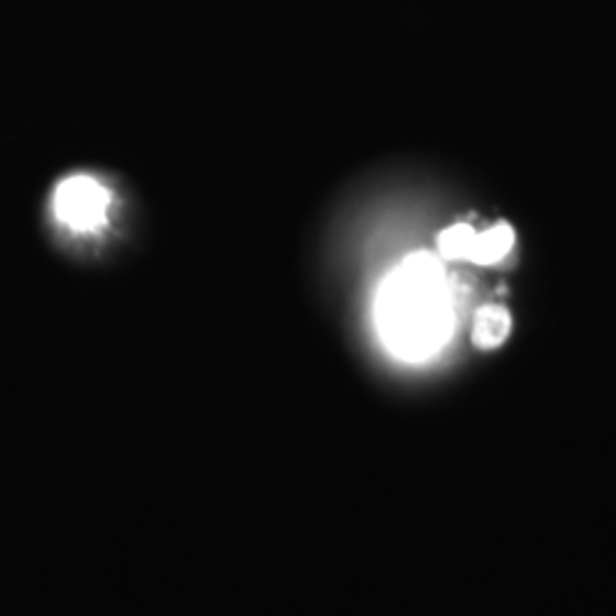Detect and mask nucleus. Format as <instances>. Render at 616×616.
I'll return each mask as SVG.
<instances>
[{
	"instance_id": "obj_1",
	"label": "nucleus",
	"mask_w": 616,
	"mask_h": 616,
	"mask_svg": "<svg viewBox=\"0 0 616 616\" xmlns=\"http://www.w3.org/2000/svg\"><path fill=\"white\" fill-rule=\"evenodd\" d=\"M377 329L399 359L422 361L452 336L454 304L439 256L418 252L399 263L377 295Z\"/></svg>"
},
{
	"instance_id": "obj_2",
	"label": "nucleus",
	"mask_w": 616,
	"mask_h": 616,
	"mask_svg": "<svg viewBox=\"0 0 616 616\" xmlns=\"http://www.w3.org/2000/svg\"><path fill=\"white\" fill-rule=\"evenodd\" d=\"M108 190L85 174H76L62 180L53 197L57 220L72 231H95L103 224L108 212Z\"/></svg>"
},
{
	"instance_id": "obj_3",
	"label": "nucleus",
	"mask_w": 616,
	"mask_h": 616,
	"mask_svg": "<svg viewBox=\"0 0 616 616\" xmlns=\"http://www.w3.org/2000/svg\"><path fill=\"white\" fill-rule=\"evenodd\" d=\"M512 333V316L507 308L491 304L482 306L473 320V343L480 350L501 348Z\"/></svg>"
},
{
	"instance_id": "obj_4",
	"label": "nucleus",
	"mask_w": 616,
	"mask_h": 616,
	"mask_svg": "<svg viewBox=\"0 0 616 616\" xmlns=\"http://www.w3.org/2000/svg\"><path fill=\"white\" fill-rule=\"evenodd\" d=\"M514 240H516L514 229L505 222L491 227L488 231H477L469 263H475V265L501 263L512 252Z\"/></svg>"
},
{
	"instance_id": "obj_5",
	"label": "nucleus",
	"mask_w": 616,
	"mask_h": 616,
	"mask_svg": "<svg viewBox=\"0 0 616 616\" xmlns=\"http://www.w3.org/2000/svg\"><path fill=\"white\" fill-rule=\"evenodd\" d=\"M475 235H477V231L471 224L448 227L437 240L439 256L443 261H471Z\"/></svg>"
}]
</instances>
